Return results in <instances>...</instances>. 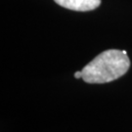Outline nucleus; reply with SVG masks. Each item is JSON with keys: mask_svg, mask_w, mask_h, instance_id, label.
<instances>
[{"mask_svg": "<svg viewBox=\"0 0 132 132\" xmlns=\"http://www.w3.org/2000/svg\"><path fill=\"white\" fill-rule=\"evenodd\" d=\"M129 68L127 54L110 49L96 56L82 69V79L87 83H107L124 76Z\"/></svg>", "mask_w": 132, "mask_h": 132, "instance_id": "1", "label": "nucleus"}, {"mask_svg": "<svg viewBox=\"0 0 132 132\" xmlns=\"http://www.w3.org/2000/svg\"><path fill=\"white\" fill-rule=\"evenodd\" d=\"M58 5L73 11H91L98 8L101 0H54Z\"/></svg>", "mask_w": 132, "mask_h": 132, "instance_id": "2", "label": "nucleus"}, {"mask_svg": "<svg viewBox=\"0 0 132 132\" xmlns=\"http://www.w3.org/2000/svg\"><path fill=\"white\" fill-rule=\"evenodd\" d=\"M75 77H76V78H82V71H79L75 72Z\"/></svg>", "mask_w": 132, "mask_h": 132, "instance_id": "3", "label": "nucleus"}]
</instances>
